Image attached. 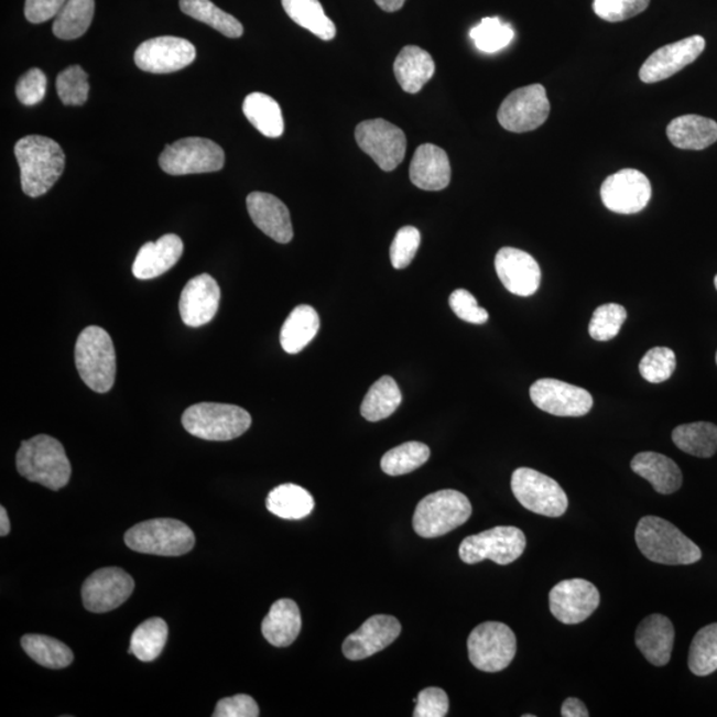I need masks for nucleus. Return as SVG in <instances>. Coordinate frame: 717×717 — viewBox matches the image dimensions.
<instances>
[{
  "label": "nucleus",
  "mask_w": 717,
  "mask_h": 717,
  "mask_svg": "<svg viewBox=\"0 0 717 717\" xmlns=\"http://www.w3.org/2000/svg\"><path fill=\"white\" fill-rule=\"evenodd\" d=\"M15 156L21 166L22 189L29 197L45 195L61 178L66 156L56 141L31 134L19 140Z\"/></svg>",
  "instance_id": "nucleus-1"
},
{
  "label": "nucleus",
  "mask_w": 717,
  "mask_h": 717,
  "mask_svg": "<svg viewBox=\"0 0 717 717\" xmlns=\"http://www.w3.org/2000/svg\"><path fill=\"white\" fill-rule=\"evenodd\" d=\"M639 551L645 558L661 565H694L703 557L700 547L683 534L674 523L648 515L635 531Z\"/></svg>",
  "instance_id": "nucleus-2"
},
{
  "label": "nucleus",
  "mask_w": 717,
  "mask_h": 717,
  "mask_svg": "<svg viewBox=\"0 0 717 717\" xmlns=\"http://www.w3.org/2000/svg\"><path fill=\"white\" fill-rule=\"evenodd\" d=\"M17 468L29 481L51 490L66 487L73 474L66 449L48 435H37L22 443L17 454Z\"/></svg>",
  "instance_id": "nucleus-3"
},
{
  "label": "nucleus",
  "mask_w": 717,
  "mask_h": 717,
  "mask_svg": "<svg viewBox=\"0 0 717 717\" xmlns=\"http://www.w3.org/2000/svg\"><path fill=\"white\" fill-rule=\"evenodd\" d=\"M77 372L88 389L107 393L116 379V352L112 338L105 328H84L75 347Z\"/></svg>",
  "instance_id": "nucleus-4"
},
{
  "label": "nucleus",
  "mask_w": 717,
  "mask_h": 717,
  "mask_svg": "<svg viewBox=\"0 0 717 717\" xmlns=\"http://www.w3.org/2000/svg\"><path fill=\"white\" fill-rule=\"evenodd\" d=\"M471 515L468 497L454 489L424 497L413 514V529L423 539H437L464 525Z\"/></svg>",
  "instance_id": "nucleus-5"
},
{
  "label": "nucleus",
  "mask_w": 717,
  "mask_h": 717,
  "mask_svg": "<svg viewBox=\"0 0 717 717\" xmlns=\"http://www.w3.org/2000/svg\"><path fill=\"white\" fill-rule=\"evenodd\" d=\"M183 425L192 436L203 441L229 442L250 428L251 416L238 405L199 403L184 412Z\"/></svg>",
  "instance_id": "nucleus-6"
},
{
  "label": "nucleus",
  "mask_w": 717,
  "mask_h": 717,
  "mask_svg": "<svg viewBox=\"0 0 717 717\" xmlns=\"http://www.w3.org/2000/svg\"><path fill=\"white\" fill-rule=\"evenodd\" d=\"M126 544L131 551L180 557L189 553L196 544L195 533L186 523L173 519L148 520L129 529Z\"/></svg>",
  "instance_id": "nucleus-7"
},
{
  "label": "nucleus",
  "mask_w": 717,
  "mask_h": 717,
  "mask_svg": "<svg viewBox=\"0 0 717 717\" xmlns=\"http://www.w3.org/2000/svg\"><path fill=\"white\" fill-rule=\"evenodd\" d=\"M517 638L509 626L500 622L478 624L468 638L469 661L484 673H500L513 662Z\"/></svg>",
  "instance_id": "nucleus-8"
},
{
  "label": "nucleus",
  "mask_w": 717,
  "mask_h": 717,
  "mask_svg": "<svg viewBox=\"0 0 717 717\" xmlns=\"http://www.w3.org/2000/svg\"><path fill=\"white\" fill-rule=\"evenodd\" d=\"M526 547L525 534L519 528L496 526L489 531L469 535L461 542L458 554L464 564L475 565L490 560L495 564L509 565L519 560Z\"/></svg>",
  "instance_id": "nucleus-9"
},
{
  "label": "nucleus",
  "mask_w": 717,
  "mask_h": 717,
  "mask_svg": "<svg viewBox=\"0 0 717 717\" xmlns=\"http://www.w3.org/2000/svg\"><path fill=\"white\" fill-rule=\"evenodd\" d=\"M159 163L161 170L171 176L211 173L222 170L225 152L215 141L187 138L167 145Z\"/></svg>",
  "instance_id": "nucleus-10"
},
{
  "label": "nucleus",
  "mask_w": 717,
  "mask_h": 717,
  "mask_svg": "<svg viewBox=\"0 0 717 717\" xmlns=\"http://www.w3.org/2000/svg\"><path fill=\"white\" fill-rule=\"evenodd\" d=\"M512 490L521 506L545 517L564 515L568 507L567 496L560 484L539 470L519 468L512 476Z\"/></svg>",
  "instance_id": "nucleus-11"
},
{
  "label": "nucleus",
  "mask_w": 717,
  "mask_h": 717,
  "mask_svg": "<svg viewBox=\"0 0 717 717\" xmlns=\"http://www.w3.org/2000/svg\"><path fill=\"white\" fill-rule=\"evenodd\" d=\"M551 115V101L541 84L522 87L508 96L497 113L502 128L513 133H525L540 128Z\"/></svg>",
  "instance_id": "nucleus-12"
},
{
  "label": "nucleus",
  "mask_w": 717,
  "mask_h": 717,
  "mask_svg": "<svg viewBox=\"0 0 717 717\" xmlns=\"http://www.w3.org/2000/svg\"><path fill=\"white\" fill-rule=\"evenodd\" d=\"M355 140L381 171L392 172L403 163L406 138L402 129L383 119L366 120L355 129Z\"/></svg>",
  "instance_id": "nucleus-13"
},
{
  "label": "nucleus",
  "mask_w": 717,
  "mask_h": 717,
  "mask_svg": "<svg viewBox=\"0 0 717 717\" xmlns=\"http://www.w3.org/2000/svg\"><path fill=\"white\" fill-rule=\"evenodd\" d=\"M195 45L183 37L159 36L139 45L134 63L151 74H172L191 66L196 61Z\"/></svg>",
  "instance_id": "nucleus-14"
},
{
  "label": "nucleus",
  "mask_w": 717,
  "mask_h": 717,
  "mask_svg": "<svg viewBox=\"0 0 717 717\" xmlns=\"http://www.w3.org/2000/svg\"><path fill=\"white\" fill-rule=\"evenodd\" d=\"M531 399L541 411L561 417H580L593 409L594 400L580 387L557 379H540L531 387Z\"/></svg>",
  "instance_id": "nucleus-15"
},
{
  "label": "nucleus",
  "mask_w": 717,
  "mask_h": 717,
  "mask_svg": "<svg viewBox=\"0 0 717 717\" xmlns=\"http://www.w3.org/2000/svg\"><path fill=\"white\" fill-rule=\"evenodd\" d=\"M134 580L119 567L96 571L83 585L84 607L90 612L101 613L118 609L132 596Z\"/></svg>",
  "instance_id": "nucleus-16"
},
{
  "label": "nucleus",
  "mask_w": 717,
  "mask_h": 717,
  "mask_svg": "<svg viewBox=\"0 0 717 717\" xmlns=\"http://www.w3.org/2000/svg\"><path fill=\"white\" fill-rule=\"evenodd\" d=\"M651 195L650 180L637 170L613 173L600 187L604 205L618 215H637L649 205Z\"/></svg>",
  "instance_id": "nucleus-17"
},
{
  "label": "nucleus",
  "mask_w": 717,
  "mask_h": 717,
  "mask_svg": "<svg viewBox=\"0 0 717 717\" xmlns=\"http://www.w3.org/2000/svg\"><path fill=\"white\" fill-rule=\"evenodd\" d=\"M600 602L599 591L589 580H562L548 594V605L555 618L564 624H578L591 617Z\"/></svg>",
  "instance_id": "nucleus-18"
},
{
  "label": "nucleus",
  "mask_w": 717,
  "mask_h": 717,
  "mask_svg": "<svg viewBox=\"0 0 717 717\" xmlns=\"http://www.w3.org/2000/svg\"><path fill=\"white\" fill-rule=\"evenodd\" d=\"M706 48V41L699 35L664 45L643 63L639 77L643 83L652 84L669 79L693 64Z\"/></svg>",
  "instance_id": "nucleus-19"
},
{
  "label": "nucleus",
  "mask_w": 717,
  "mask_h": 717,
  "mask_svg": "<svg viewBox=\"0 0 717 717\" xmlns=\"http://www.w3.org/2000/svg\"><path fill=\"white\" fill-rule=\"evenodd\" d=\"M497 275L509 293L531 296L541 284V268L534 258L514 248H502L496 256Z\"/></svg>",
  "instance_id": "nucleus-20"
},
{
  "label": "nucleus",
  "mask_w": 717,
  "mask_h": 717,
  "mask_svg": "<svg viewBox=\"0 0 717 717\" xmlns=\"http://www.w3.org/2000/svg\"><path fill=\"white\" fill-rule=\"evenodd\" d=\"M402 632V624L392 616H373L346 638L344 654L350 661H363L389 648Z\"/></svg>",
  "instance_id": "nucleus-21"
},
{
  "label": "nucleus",
  "mask_w": 717,
  "mask_h": 717,
  "mask_svg": "<svg viewBox=\"0 0 717 717\" xmlns=\"http://www.w3.org/2000/svg\"><path fill=\"white\" fill-rule=\"evenodd\" d=\"M219 301L221 289L215 278L209 274L195 276L181 293V319L189 327L208 325L218 312Z\"/></svg>",
  "instance_id": "nucleus-22"
},
{
  "label": "nucleus",
  "mask_w": 717,
  "mask_h": 717,
  "mask_svg": "<svg viewBox=\"0 0 717 717\" xmlns=\"http://www.w3.org/2000/svg\"><path fill=\"white\" fill-rule=\"evenodd\" d=\"M248 211L257 228L278 243H289L294 237L287 206L269 193H250Z\"/></svg>",
  "instance_id": "nucleus-23"
},
{
  "label": "nucleus",
  "mask_w": 717,
  "mask_h": 717,
  "mask_svg": "<svg viewBox=\"0 0 717 717\" xmlns=\"http://www.w3.org/2000/svg\"><path fill=\"white\" fill-rule=\"evenodd\" d=\"M452 170L447 152L434 144L419 146L410 165V178L419 189L438 192L450 183Z\"/></svg>",
  "instance_id": "nucleus-24"
},
{
  "label": "nucleus",
  "mask_w": 717,
  "mask_h": 717,
  "mask_svg": "<svg viewBox=\"0 0 717 717\" xmlns=\"http://www.w3.org/2000/svg\"><path fill=\"white\" fill-rule=\"evenodd\" d=\"M675 629L673 622L661 613H652L638 626L637 648L651 664L663 667L673 654Z\"/></svg>",
  "instance_id": "nucleus-25"
},
{
  "label": "nucleus",
  "mask_w": 717,
  "mask_h": 717,
  "mask_svg": "<svg viewBox=\"0 0 717 717\" xmlns=\"http://www.w3.org/2000/svg\"><path fill=\"white\" fill-rule=\"evenodd\" d=\"M184 253V243L176 235H166L156 242H148L135 256L132 271L138 280H153L170 271Z\"/></svg>",
  "instance_id": "nucleus-26"
},
{
  "label": "nucleus",
  "mask_w": 717,
  "mask_h": 717,
  "mask_svg": "<svg viewBox=\"0 0 717 717\" xmlns=\"http://www.w3.org/2000/svg\"><path fill=\"white\" fill-rule=\"evenodd\" d=\"M631 469L648 480L655 492L673 495L681 489L683 475L680 467L670 457L656 452H642L631 461Z\"/></svg>",
  "instance_id": "nucleus-27"
},
{
  "label": "nucleus",
  "mask_w": 717,
  "mask_h": 717,
  "mask_svg": "<svg viewBox=\"0 0 717 717\" xmlns=\"http://www.w3.org/2000/svg\"><path fill=\"white\" fill-rule=\"evenodd\" d=\"M301 629L300 607L293 599L276 600L262 622V634L274 648H287L293 644Z\"/></svg>",
  "instance_id": "nucleus-28"
},
{
  "label": "nucleus",
  "mask_w": 717,
  "mask_h": 717,
  "mask_svg": "<svg viewBox=\"0 0 717 717\" xmlns=\"http://www.w3.org/2000/svg\"><path fill=\"white\" fill-rule=\"evenodd\" d=\"M435 69V62L431 54L416 45H406L393 63V73L406 94L420 93L434 77Z\"/></svg>",
  "instance_id": "nucleus-29"
},
{
  "label": "nucleus",
  "mask_w": 717,
  "mask_h": 717,
  "mask_svg": "<svg viewBox=\"0 0 717 717\" xmlns=\"http://www.w3.org/2000/svg\"><path fill=\"white\" fill-rule=\"evenodd\" d=\"M667 138L680 150L703 151L717 141V122L699 115H684L670 122Z\"/></svg>",
  "instance_id": "nucleus-30"
},
{
  "label": "nucleus",
  "mask_w": 717,
  "mask_h": 717,
  "mask_svg": "<svg viewBox=\"0 0 717 717\" xmlns=\"http://www.w3.org/2000/svg\"><path fill=\"white\" fill-rule=\"evenodd\" d=\"M321 319L315 308L307 305L295 307L283 323L281 346L287 354H298L318 334Z\"/></svg>",
  "instance_id": "nucleus-31"
},
{
  "label": "nucleus",
  "mask_w": 717,
  "mask_h": 717,
  "mask_svg": "<svg viewBox=\"0 0 717 717\" xmlns=\"http://www.w3.org/2000/svg\"><path fill=\"white\" fill-rule=\"evenodd\" d=\"M267 508L283 520H302L312 514L315 508L314 497L305 488L295 484H283L268 496Z\"/></svg>",
  "instance_id": "nucleus-32"
},
{
  "label": "nucleus",
  "mask_w": 717,
  "mask_h": 717,
  "mask_svg": "<svg viewBox=\"0 0 717 717\" xmlns=\"http://www.w3.org/2000/svg\"><path fill=\"white\" fill-rule=\"evenodd\" d=\"M282 6L293 22L322 41H333L337 36V25L326 15L319 0H282Z\"/></svg>",
  "instance_id": "nucleus-33"
},
{
  "label": "nucleus",
  "mask_w": 717,
  "mask_h": 717,
  "mask_svg": "<svg viewBox=\"0 0 717 717\" xmlns=\"http://www.w3.org/2000/svg\"><path fill=\"white\" fill-rule=\"evenodd\" d=\"M243 113L258 132L278 139L284 132L282 109L269 95L250 94L243 101Z\"/></svg>",
  "instance_id": "nucleus-34"
},
{
  "label": "nucleus",
  "mask_w": 717,
  "mask_h": 717,
  "mask_svg": "<svg viewBox=\"0 0 717 717\" xmlns=\"http://www.w3.org/2000/svg\"><path fill=\"white\" fill-rule=\"evenodd\" d=\"M402 392H400L396 381L391 377L380 378L374 381L361 403L360 412L368 422H380L390 417L402 404Z\"/></svg>",
  "instance_id": "nucleus-35"
},
{
  "label": "nucleus",
  "mask_w": 717,
  "mask_h": 717,
  "mask_svg": "<svg viewBox=\"0 0 717 717\" xmlns=\"http://www.w3.org/2000/svg\"><path fill=\"white\" fill-rule=\"evenodd\" d=\"M673 442L686 454L700 458L713 457L717 452V425L699 422L676 426Z\"/></svg>",
  "instance_id": "nucleus-36"
},
{
  "label": "nucleus",
  "mask_w": 717,
  "mask_h": 717,
  "mask_svg": "<svg viewBox=\"0 0 717 717\" xmlns=\"http://www.w3.org/2000/svg\"><path fill=\"white\" fill-rule=\"evenodd\" d=\"M22 648L32 661L43 667L62 670L74 662V652L55 638L37 634L24 635Z\"/></svg>",
  "instance_id": "nucleus-37"
},
{
  "label": "nucleus",
  "mask_w": 717,
  "mask_h": 717,
  "mask_svg": "<svg viewBox=\"0 0 717 717\" xmlns=\"http://www.w3.org/2000/svg\"><path fill=\"white\" fill-rule=\"evenodd\" d=\"M180 9L187 17L210 25L226 37H241L243 25L228 12L218 9L210 0H180Z\"/></svg>",
  "instance_id": "nucleus-38"
},
{
  "label": "nucleus",
  "mask_w": 717,
  "mask_h": 717,
  "mask_svg": "<svg viewBox=\"0 0 717 717\" xmlns=\"http://www.w3.org/2000/svg\"><path fill=\"white\" fill-rule=\"evenodd\" d=\"M95 0H67L54 22V34L63 41H74L86 34L94 21Z\"/></svg>",
  "instance_id": "nucleus-39"
},
{
  "label": "nucleus",
  "mask_w": 717,
  "mask_h": 717,
  "mask_svg": "<svg viewBox=\"0 0 717 717\" xmlns=\"http://www.w3.org/2000/svg\"><path fill=\"white\" fill-rule=\"evenodd\" d=\"M167 641V624L164 619L151 618L133 631L129 654L141 662H153L163 652Z\"/></svg>",
  "instance_id": "nucleus-40"
},
{
  "label": "nucleus",
  "mask_w": 717,
  "mask_h": 717,
  "mask_svg": "<svg viewBox=\"0 0 717 717\" xmlns=\"http://www.w3.org/2000/svg\"><path fill=\"white\" fill-rule=\"evenodd\" d=\"M688 667L696 676H708L717 671V623L697 631L689 648Z\"/></svg>",
  "instance_id": "nucleus-41"
},
{
  "label": "nucleus",
  "mask_w": 717,
  "mask_h": 717,
  "mask_svg": "<svg viewBox=\"0 0 717 717\" xmlns=\"http://www.w3.org/2000/svg\"><path fill=\"white\" fill-rule=\"evenodd\" d=\"M431 449L425 444L410 442L399 445L381 458V469L389 476H403L423 467L430 460Z\"/></svg>",
  "instance_id": "nucleus-42"
},
{
  "label": "nucleus",
  "mask_w": 717,
  "mask_h": 717,
  "mask_svg": "<svg viewBox=\"0 0 717 717\" xmlns=\"http://www.w3.org/2000/svg\"><path fill=\"white\" fill-rule=\"evenodd\" d=\"M470 37L482 53L495 54L512 43L514 31L499 18H484L480 24L470 30Z\"/></svg>",
  "instance_id": "nucleus-43"
},
{
  "label": "nucleus",
  "mask_w": 717,
  "mask_h": 717,
  "mask_svg": "<svg viewBox=\"0 0 717 717\" xmlns=\"http://www.w3.org/2000/svg\"><path fill=\"white\" fill-rule=\"evenodd\" d=\"M628 319V312L617 303L599 306L593 314L589 334L594 340L607 341L616 338Z\"/></svg>",
  "instance_id": "nucleus-44"
},
{
  "label": "nucleus",
  "mask_w": 717,
  "mask_h": 717,
  "mask_svg": "<svg viewBox=\"0 0 717 717\" xmlns=\"http://www.w3.org/2000/svg\"><path fill=\"white\" fill-rule=\"evenodd\" d=\"M57 95L64 106H83L88 100V75L79 66L64 69L56 79Z\"/></svg>",
  "instance_id": "nucleus-45"
},
{
  "label": "nucleus",
  "mask_w": 717,
  "mask_h": 717,
  "mask_svg": "<svg viewBox=\"0 0 717 717\" xmlns=\"http://www.w3.org/2000/svg\"><path fill=\"white\" fill-rule=\"evenodd\" d=\"M675 368V352L667 347H654L644 355L639 365V372L650 383L658 384L673 377Z\"/></svg>",
  "instance_id": "nucleus-46"
},
{
  "label": "nucleus",
  "mask_w": 717,
  "mask_h": 717,
  "mask_svg": "<svg viewBox=\"0 0 717 717\" xmlns=\"http://www.w3.org/2000/svg\"><path fill=\"white\" fill-rule=\"evenodd\" d=\"M651 0H594L593 10L606 22L618 23L642 14Z\"/></svg>",
  "instance_id": "nucleus-47"
},
{
  "label": "nucleus",
  "mask_w": 717,
  "mask_h": 717,
  "mask_svg": "<svg viewBox=\"0 0 717 717\" xmlns=\"http://www.w3.org/2000/svg\"><path fill=\"white\" fill-rule=\"evenodd\" d=\"M420 243H422V235L416 228L404 226L400 229L390 249L392 267L398 270L409 268L417 254Z\"/></svg>",
  "instance_id": "nucleus-48"
},
{
  "label": "nucleus",
  "mask_w": 717,
  "mask_h": 717,
  "mask_svg": "<svg viewBox=\"0 0 717 717\" xmlns=\"http://www.w3.org/2000/svg\"><path fill=\"white\" fill-rule=\"evenodd\" d=\"M449 306L458 318L471 325H484L489 319L486 308L478 306L474 295L468 290L458 289L449 296Z\"/></svg>",
  "instance_id": "nucleus-49"
},
{
  "label": "nucleus",
  "mask_w": 717,
  "mask_h": 717,
  "mask_svg": "<svg viewBox=\"0 0 717 717\" xmlns=\"http://www.w3.org/2000/svg\"><path fill=\"white\" fill-rule=\"evenodd\" d=\"M47 93V76L42 69L32 68L17 84V96L24 106H36Z\"/></svg>",
  "instance_id": "nucleus-50"
},
{
  "label": "nucleus",
  "mask_w": 717,
  "mask_h": 717,
  "mask_svg": "<svg viewBox=\"0 0 717 717\" xmlns=\"http://www.w3.org/2000/svg\"><path fill=\"white\" fill-rule=\"evenodd\" d=\"M449 709L448 695L437 687H430L420 691L416 707L413 710L415 717H444Z\"/></svg>",
  "instance_id": "nucleus-51"
},
{
  "label": "nucleus",
  "mask_w": 717,
  "mask_h": 717,
  "mask_svg": "<svg viewBox=\"0 0 717 717\" xmlns=\"http://www.w3.org/2000/svg\"><path fill=\"white\" fill-rule=\"evenodd\" d=\"M215 717H257L260 716V707L253 697L239 694L231 697H225L217 703Z\"/></svg>",
  "instance_id": "nucleus-52"
},
{
  "label": "nucleus",
  "mask_w": 717,
  "mask_h": 717,
  "mask_svg": "<svg viewBox=\"0 0 717 717\" xmlns=\"http://www.w3.org/2000/svg\"><path fill=\"white\" fill-rule=\"evenodd\" d=\"M67 0H25L24 15L34 24L44 23L56 18Z\"/></svg>",
  "instance_id": "nucleus-53"
},
{
  "label": "nucleus",
  "mask_w": 717,
  "mask_h": 717,
  "mask_svg": "<svg viewBox=\"0 0 717 717\" xmlns=\"http://www.w3.org/2000/svg\"><path fill=\"white\" fill-rule=\"evenodd\" d=\"M561 715L564 717H587L590 714L585 704L577 699V697H568L562 704Z\"/></svg>",
  "instance_id": "nucleus-54"
},
{
  "label": "nucleus",
  "mask_w": 717,
  "mask_h": 717,
  "mask_svg": "<svg viewBox=\"0 0 717 717\" xmlns=\"http://www.w3.org/2000/svg\"><path fill=\"white\" fill-rule=\"evenodd\" d=\"M381 10L396 12L403 9L405 0H374Z\"/></svg>",
  "instance_id": "nucleus-55"
},
{
  "label": "nucleus",
  "mask_w": 717,
  "mask_h": 717,
  "mask_svg": "<svg viewBox=\"0 0 717 717\" xmlns=\"http://www.w3.org/2000/svg\"><path fill=\"white\" fill-rule=\"evenodd\" d=\"M10 531H11V525H10L8 510H6L4 507H2L0 508V535H2V537H6V535H9Z\"/></svg>",
  "instance_id": "nucleus-56"
},
{
  "label": "nucleus",
  "mask_w": 717,
  "mask_h": 717,
  "mask_svg": "<svg viewBox=\"0 0 717 717\" xmlns=\"http://www.w3.org/2000/svg\"><path fill=\"white\" fill-rule=\"evenodd\" d=\"M715 287L717 290V275L715 276Z\"/></svg>",
  "instance_id": "nucleus-57"
},
{
  "label": "nucleus",
  "mask_w": 717,
  "mask_h": 717,
  "mask_svg": "<svg viewBox=\"0 0 717 717\" xmlns=\"http://www.w3.org/2000/svg\"><path fill=\"white\" fill-rule=\"evenodd\" d=\"M716 365H717V352H716Z\"/></svg>",
  "instance_id": "nucleus-58"
}]
</instances>
